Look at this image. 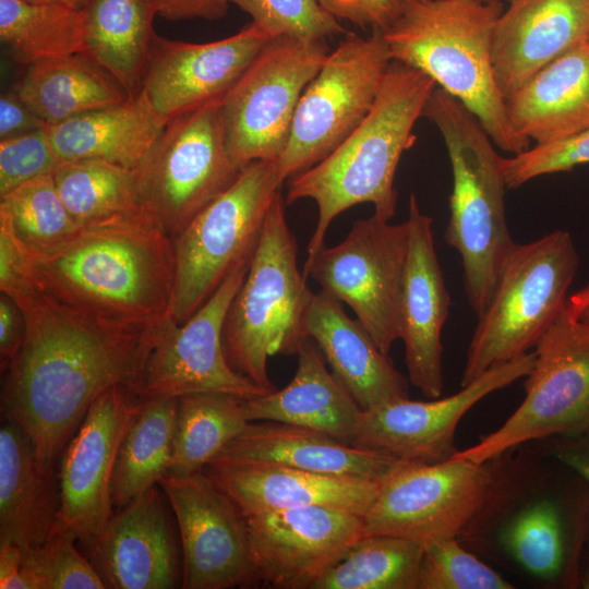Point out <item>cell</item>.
Segmentation results:
<instances>
[{"label": "cell", "instance_id": "cell-1", "mask_svg": "<svg viewBox=\"0 0 589 589\" xmlns=\"http://www.w3.org/2000/svg\"><path fill=\"white\" fill-rule=\"evenodd\" d=\"M19 353L2 370L1 414L28 435L41 472L55 462L92 404L124 385L139 394L159 326L124 327L61 308L41 293L24 312Z\"/></svg>", "mask_w": 589, "mask_h": 589}, {"label": "cell", "instance_id": "cell-2", "mask_svg": "<svg viewBox=\"0 0 589 589\" xmlns=\"http://www.w3.org/2000/svg\"><path fill=\"white\" fill-rule=\"evenodd\" d=\"M29 267L47 300L85 317L144 328L170 315L173 240L146 208L81 227Z\"/></svg>", "mask_w": 589, "mask_h": 589}, {"label": "cell", "instance_id": "cell-3", "mask_svg": "<svg viewBox=\"0 0 589 589\" xmlns=\"http://www.w3.org/2000/svg\"><path fill=\"white\" fill-rule=\"evenodd\" d=\"M436 87L429 75L393 60L361 123L328 156L288 180L286 204L310 199L317 207L306 259L325 245L333 220L352 206L370 203L375 215L392 220L398 164L413 144V127Z\"/></svg>", "mask_w": 589, "mask_h": 589}, {"label": "cell", "instance_id": "cell-4", "mask_svg": "<svg viewBox=\"0 0 589 589\" xmlns=\"http://www.w3.org/2000/svg\"><path fill=\"white\" fill-rule=\"evenodd\" d=\"M502 1L407 0L383 32L394 61L429 75L480 121L494 145L513 155L530 141L513 128L494 76L492 38Z\"/></svg>", "mask_w": 589, "mask_h": 589}, {"label": "cell", "instance_id": "cell-5", "mask_svg": "<svg viewBox=\"0 0 589 589\" xmlns=\"http://www.w3.org/2000/svg\"><path fill=\"white\" fill-rule=\"evenodd\" d=\"M445 143L453 176L444 233L462 265L469 305L480 315L512 250L502 160L480 121L458 99L436 87L423 109Z\"/></svg>", "mask_w": 589, "mask_h": 589}, {"label": "cell", "instance_id": "cell-6", "mask_svg": "<svg viewBox=\"0 0 589 589\" xmlns=\"http://www.w3.org/2000/svg\"><path fill=\"white\" fill-rule=\"evenodd\" d=\"M285 206L279 190L223 329L230 365L265 393L277 389L268 375V359L296 354L306 339L304 314L313 293L298 266V244Z\"/></svg>", "mask_w": 589, "mask_h": 589}, {"label": "cell", "instance_id": "cell-7", "mask_svg": "<svg viewBox=\"0 0 589 589\" xmlns=\"http://www.w3.org/2000/svg\"><path fill=\"white\" fill-rule=\"evenodd\" d=\"M578 267L579 254L566 230L515 242L488 305L478 315L461 386L534 348L566 305Z\"/></svg>", "mask_w": 589, "mask_h": 589}, {"label": "cell", "instance_id": "cell-8", "mask_svg": "<svg viewBox=\"0 0 589 589\" xmlns=\"http://www.w3.org/2000/svg\"><path fill=\"white\" fill-rule=\"evenodd\" d=\"M281 187L273 160L252 161L172 239L176 279L169 316L176 323H184L236 268L251 262Z\"/></svg>", "mask_w": 589, "mask_h": 589}, {"label": "cell", "instance_id": "cell-9", "mask_svg": "<svg viewBox=\"0 0 589 589\" xmlns=\"http://www.w3.org/2000/svg\"><path fill=\"white\" fill-rule=\"evenodd\" d=\"M497 489L490 461L397 460L363 516L364 534L398 536L423 545L457 539L479 524Z\"/></svg>", "mask_w": 589, "mask_h": 589}, {"label": "cell", "instance_id": "cell-10", "mask_svg": "<svg viewBox=\"0 0 589 589\" xmlns=\"http://www.w3.org/2000/svg\"><path fill=\"white\" fill-rule=\"evenodd\" d=\"M393 61L383 32L348 33L303 91L281 155L279 184L328 156L365 118Z\"/></svg>", "mask_w": 589, "mask_h": 589}, {"label": "cell", "instance_id": "cell-11", "mask_svg": "<svg viewBox=\"0 0 589 589\" xmlns=\"http://www.w3.org/2000/svg\"><path fill=\"white\" fill-rule=\"evenodd\" d=\"M533 352L519 407L500 428L453 457L492 461L522 443L589 429V327L567 302Z\"/></svg>", "mask_w": 589, "mask_h": 589}, {"label": "cell", "instance_id": "cell-12", "mask_svg": "<svg viewBox=\"0 0 589 589\" xmlns=\"http://www.w3.org/2000/svg\"><path fill=\"white\" fill-rule=\"evenodd\" d=\"M220 101L169 120L134 169L143 206L172 239L243 169L229 154Z\"/></svg>", "mask_w": 589, "mask_h": 589}, {"label": "cell", "instance_id": "cell-13", "mask_svg": "<svg viewBox=\"0 0 589 589\" xmlns=\"http://www.w3.org/2000/svg\"><path fill=\"white\" fill-rule=\"evenodd\" d=\"M329 52L326 39L268 38L221 98L227 147L240 168L281 155L300 97Z\"/></svg>", "mask_w": 589, "mask_h": 589}, {"label": "cell", "instance_id": "cell-14", "mask_svg": "<svg viewBox=\"0 0 589 589\" xmlns=\"http://www.w3.org/2000/svg\"><path fill=\"white\" fill-rule=\"evenodd\" d=\"M409 244L405 220L375 214L352 224L338 244L306 259L303 273L321 290L346 303L380 350L389 354L400 339V304Z\"/></svg>", "mask_w": 589, "mask_h": 589}, {"label": "cell", "instance_id": "cell-15", "mask_svg": "<svg viewBox=\"0 0 589 589\" xmlns=\"http://www.w3.org/2000/svg\"><path fill=\"white\" fill-rule=\"evenodd\" d=\"M249 265L236 268L184 323L170 316L163 321L143 370L141 397L223 393L251 399L266 394L230 365L223 344L225 318Z\"/></svg>", "mask_w": 589, "mask_h": 589}, {"label": "cell", "instance_id": "cell-16", "mask_svg": "<svg viewBox=\"0 0 589 589\" xmlns=\"http://www.w3.org/2000/svg\"><path fill=\"white\" fill-rule=\"evenodd\" d=\"M140 402L141 396L132 388L110 387L92 404L64 448L55 524L88 546L113 516L118 452Z\"/></svg>", "mask_w": 589, "mask_h": 589}, {"label": "cell", "instance_id": "cell-17", "mask_svg": "<svg viewBox=\"0 0 589 589\" xmlns=\"http://www.w3.org/2000/svg\"><path fill=\"white\" fill-rule=\"evenodd\" d=\"M158 486L180 530L181 588L227 589L255 581L248 518L204 471L167 474Z\"/></svg>", "mask_w": 589, "mask_h": 589}, {"label": "cell", "instance_id": "cell-18", "mask_svg": "<svg viewBox=\"0 0 589 589\" xmlns=\"http://www.w3.org/2000/svg\"><path fill=\"white\" fill-rule=\"evenodd\" d=\"M534 362L527 352L496 364L444 398H398L362 410L351 444L398 460L437 462L458 449L455 432L461 418L481 399L526 377Z\"/></svg>", "mask_w": 589, "mask_h": 589}, {"label": "cell", "instance_id": "cell-19", "mask_svg": "<svg viewBox=\"0 0 589 589\" xmlns=\"http://www.w3.org/2000/svg\"><path fill=\"white\" fill-rule=\"evenodd\" d=\"M255 581L312 589L362 536L363 516L321 505L248 516Z\"/></svg>", "mask_w": 589, "mask_h": 589}, {"label": "cell", "instance_id": "cell-20", "mask_svg": "<svg viewBox=\"0 0 589 589\" xmlns=\"http://www.w3.org/2000/svg\"><path fill=\"white\" fill-rule=\"evenodd\" d=\"M269 37L253 22L208 43L156 35L141 91L168 121L223 98Z\"/></svg>", "mask_w": 589, "mask_h": 589}, {"label": "cell", "instance_id": "cell-21", "mask_svg": "<svg viewBox=\"0 0 589 589\" xmlns=\"http://www.w3.org/2000/svg\"><path fill=\"white\" fill-rule=\"evenodd\" d=\"M409 244L400 304V339L409 382L426 398L444 387L442 329L448 316L449 293L438 262L433 219L414 194L409 197Z\"/></svg>", "mask_w": 589, "mask_h": 589}, {"label": "cell", "instance_id": "cell-22", "mask_svg": "<svg viewBox=\"0 0 589 589\" xmlns=\"http://www.w3.org/2000/svg\"><path fill=\"white\" fill-rule=\"evenodd\" d=\"M203 471L248 517L321 505L364 516L380 491L371 479L317 473L278 464L215 458Z\"/></svg>", "mask_w": 589, "mask_h": 589}, {"label": "cell", "instance_id": "cell-23", "mask_svg": "<svg viewBox=\"0 0 589 589\" xmlns=\"http://www.w3.org/2000/svg\"><path fill=\"white\" fill-rule=\"evenodd\" d=\"M589 38V0H514L492 38L496 84L508 98L534 74Z\"/></svg>", "mask_w": 589, "mask_h": 589}, {"label": "cell", "instance_id": "cell-24", "mask_svg": "<svg viewBox=\"0 0 589 589\" xmlns=\"http://www.w3.org/2000/svg\"><path fill=\"white\" fill-rule=\"evenodd\" d=\"M89 548L107 588L169 589L178 585L176 542L157 485L121 507Z\"/></svg>", "mask_w": 589, "mask_h": 589}, {"label": "cell", "instance_id": "cell-25", "mask_svg": "<svg viewBox=\"0 0 589 589\" xmlns=\"http://www.w3.org/2000/svg\"><path fill=\"white\" fill-rule=\"evenodd\" d=\"M303 327L305 337L316 344L332 373L362 410L409 397V380L334 297L322 290L313 292Z\"/></svg>", "mask_w": 589, "mask_h": 589}, {"label": "cell", "instance_id": "cell-26", "mask_svg": "<svg viewBox=\"0 0 589 589\" xmlns=\"http://www.w3.org/2000/svg\"><path fill=\"white\" fill-rule=\"evenodd\" d=\"M215 458L271 462L376 481H382L398 460L312 429L276 421L249 422Z\"/></svg>", "mask_w": 589, "mask_h": 589}, {"label": "cell", "instance_id": "cell-27", "mask_svg": "<svg viewBox=\"0 0 589 589\" xmlns=\"http://www.w3.org/2000/svg\"><path fill=\"white\" fill-rule=\"evenodd\" d=\"M515 131L545 145L589 129V40L549 63L505 99Z\"/></svg>", "mask_w": 589, "mask_h": 589}, {"label": "cell", "instance_id": "cell-28", "mask_svg": "<svg viewBox=\"0 0 589 589\" xmlns=\"http://www.w3.org/2000/svg\"><path fill=\"white\" fill-rule=\"evenodd\" d=\"M296 354L297 371L286 387L244 399L248 420L303 426L351 444L362 409L328 371L312 339L303 340Z\"/></svg>", "mask_w": 589, "mask_h": 589}, {"label": "cell", "instance_id": "cell-29", "mask_svg": "<svg viewBox=\"0 0 589 589\" xmlns=\"http://www.w3.org/2000/svg\"><path fill=\"white\" fill-rule=\"evenodd\" d=\"M167 123L141 91L134 98L47 124L46 129L61 163L98 159L134 170Z\"/></svg>", "mask_w": 589, "mask_h": 589}, {"label": "cell", "instance_id": "cell-30", "mask_svg": "<svg viewBox=\"0 0 589 589\" xmlns=\"http://www.w3.org/2000/svg\"><path fill=\"white\" fill-rule=\"evenodd\" d=\"M53 473L41 472L34 446L16 423L2 419L0 429V544L22 550L41 544L59 509Z\"/></svg>", "mask_w": 589, "mask_h": 589}, {"label": "cell", "instance_id": "cell-31", "mask_svg": "<svg viewBox=\"0 0 589 589\" xmlns=\"http://www.w3.org/2000/svg\"><path fill=\"white\" fill-rule=\"evenodd\" d=\"M84 56L136 97L156 37L153 0H86Z\"/></svg>", "mask_w": 589, "mask_h": 589}, {"label": "cell", "instance_id": "cell-32", "mask_svg": "<svg viewBox=\"0 0 589 589\" xmlns=\"http://www.w3.org/2000/svg\"><path fill=\"white\" fill-rule=\"evenodd\" d=\"M14 89L46 124L128 99L123 88L84 55L32 63Z\"/></svg>", "mask_w": 589, "mask_h": 589}, {"label": "cell", "instance_id": "cell-33", "mask_svg": "<svg viewBox=\"0 0 589 589\" xmlns=\"http://www.w3.org/2000/svg\"><path fill=\"white\" fill-rule=\"evenodd\" d=\"M177 398L141 397L121 442L113 479V505L123 507L169 473Z\"/></svg>", "mask_w": 589, "mask_h": 589}, {"label": "cell", "instance_id": "cell-34", "mask_svg": "<svg viewBox=\"0 0 589 589\" xmlns=\"http://www.w3.org/2000/svg\"><path fill=\"white\" fill-rule=\"evenodd\" d=\"M86 15L83 7L0 0V39L22 65L83 55Z\"/></svg>", "mask_w": 589, "mask_h": 589}, {"label": "cell", "instance_id": "cell-35", "mask_svg": "<svg viewBox=\"0 0 589 589\" xmlns=\"http://www.w3.org/2000/svg\"><path fill=\"white\" fill-rule=\"evenodd\" d=\"M243 401L223 393L189 394L177 398L168 474L203 471L250 422Z\"/></svg>", "mask_w": 589, "mask_h": 589}, {"label": "cell", "instance_id": "cell-36", "mask_svg": "<svg viewBox=\"0 0 589 589\" xmlns=\"http://www.w3.org/2000/svg\"><path fill=\"white\" fill-rule=\"evenodd\" d=\"M424 545L392 534H364L312 589H418Z\"/></svg>", "mask_w": 589, "mask_h": 589}, {"label": "cell", "instance_id": "cell-37", "mask_svg": "<svg viewBox=\"0 0 589 589\" xmlns=\"http://www.w3.org/2000/svg\"><path fill=\"white\" fill-rule=\"evenodd\" d=\"M53 178L79 228L145 208L132 169L105 160L81 159L61 163Z\"/></svg>", "mask_w": 589, "mask_h": 589}, {"label": "cell", "instance_id": "cell-38", "mask_svg": "<svg viewBox=\"0 0 589 589\" xmlns=\"http://www.w3.org/2000/svg\"><path fill=\"white\" fill-rule=\"evenodd\" d=\"M0 226L28 260L59 248L80 229L71 217L53 173L29 180L0 196Z\"/></svg>", "mask_w": 589, "mask_h": 589}, {"label": "cell", "instance_id": "cell-39", "mask_svg": "<svg viewBox=\"0 0 589 589\" xmlns=\"http://www.w3.org/2000/svg\"><path fill=\"white\" fill-rule=\"evenodd\" d=\"M75 541V538L55 524L41 544L23 550L22 574L27 588H107L94 564L76 550Z\"/></svg>", "mask_w": 589, "mask_h": 589}, {"label": "cell", "instance_id": "cell-40", "mask_svg": "<svg viewBox=\"0 0 589 589\" xmlns=\"http://www.w3.org/2000/svg\"><path fill=\"white\" fill-rule=\"evenodd\" d=\"M269 38L327 39L349 32L318 0H229Z\"/></svg>", "mask_w": 589, "mask_h": 589}, {"label": "cell", "instance_id": "cell-41", "mask_svg": "<svg viewBox=\"0 0 589 589\" xmlns=\"http://www.w3.org/2000/svg\"><path fill=\"white\" fill-rule=\"evenodd\" d=\"M498 573L466 551L457 539L424 544L418 589H512Z\"/></svg>", "mask_w": 589, "mask_h": 589}, {"label": "cell", "instance_id": "cell-42", "mask_svg": "<svg viewBox=\"0 0 589 589\" xmlns=\"http://www.w3.org/2000/svg\"><path fill=\"white\" fill-rule=\"evenodd\" d=\"M588 164L589 129L566 140L533 145L503 158V172L507 189H518L538 177L570 171Z\"/></svg>", "mask_w": 589, "mask_h": 589}, {"label": "cell", "instance_id": "cell-43", "mask_svg": "<svg viewBox=\"0 0 589 589\" xmlns=\"http://www.w3.org/2000/svg\"><path fill=\"white\" fill-rule=\"evenodd\" d=\"M46 127L0 140V196L29 180L53 173L61 164Z\"/></svg>", "mask_w": 589, "mask_h": 589}, {"label": "cell", "instance_id": "cell-44", "mask_svg": "<svg viewBox=\"0 0 589 589\" xmlns=\"http://www.w3.org/2000/svg\"><path fill=\"white\" fill-rule=\"evenodd\" d=\"M0 290L24 312L40 296L31 273L29 260L11 233L0 226Z\"/></svg>", "mask_w": 589, "mask_h": 589}, {"label": "cell", "instance_id": "cell-45", "mask_svg": "<svg viewBox=\"0 0 589 589\" xmlns=\"http://www.w3.org/2000/svg\"><path fill=\"white\" fill-rule=\"evenodd\" d=\"M338 21L360 28L385 31L400 15L407 0H318Z\"/></svg>", "mask_w": 589, "mask_h": 589}, {"label": "cell", "instance_id": "cell-46", "mask_svg": "<svg viewBox=\"0 0 589 589\" xmlns=\"http://www.w3.org/2000/svg\"><path fill=\"white\" fill-rule=\"evenodd\" d=\"M46 125L20 98L15 89L1 94L0 140L26 134Z\"/></svg>", "mask_w": 589, "mask_h": 589}, {"label": "cell", "instance_id": "cell-47", "mask_svg": "<svg viewBox=\"0 0 589 589\" xmlns=\"http://www.w3.org/2000/svg\"><path fill=\"white\" fill-rule=\"evenodd\" d=\"M26 322L21 308L7 294H0L1 371L19 353L24 341Z\"/></svg>", "mask_w": 589, "mask_h": 589}, {"label": "cell", "instance_id": "cell-48", "mask_svg": "<svg viewBox=\"0 0 589 589\" xmlns=\"http://www.w3.org/2000/svg\"><path fill=\"white\" fill-rule=\"evenodd\" d=\"M157 15L168 21L202 19L218 21L229 10V0H153Z\"/></svg>", "mask_w": 589, "mask_h": 589}, {"label": "cell", "instance_id": "cell-49", "mask_svg": "<svg viewBox=\"0 0 589 589\" xmlns=\"http://www.w3.org/2000/svg\"><path fill=\"white\" fill-rule=\"evenodd\" d=\"M553 455L589 485V429L575 435L555 437Z\"/></svg>", "mask_w": 589, "mask_h": 589}, {"label": "cell", "instance_id": "cell-50", "mask_svg": "<svg viewBox=\"0 0 589 589\" xmlns=\"http://www.w3.org/2000/svg\"><path fill=\"white\" fill-rule=\"evenodd\" d=\"M23 550L11 543L0 544V588L27 589L22 574Z\"/></svg>", "mask_w": 589, "mask_h": 589}, {"label": "cell", "instance_id": "cell-51", "mask_svg": "<svg viewBox=\"0 0 589 589\" xmlns=\"http://www.w3.org/2000/svg\"><path fill=\"white\" fill-rule=\"evenodd\" d=\"M567 305L576 318L589 327V281L568 297Z\"/></svg>", "mask_w": 589, "mask_h": 589}, {"label": "cell", "instance_id": "cell-52", "mask_svg": "<svg viewBox=\"0 0 589 589\" xmlns=\"http://www.w3.org/2000/svg\"><path fill=\"white\" fill-rule=\"evenodd\" d=\"M589 588V532L582 544L577 565V586Z\"/></svg>", "mask_w": 589, "mask_h": 589}, {"label": "cell", "instance_id": "cell-53", "mask_svg": "<svg viewBox=\"0 0 589 589\" xmlns=\"http://www.w3.org/2000/svg\"><path fill=\"white\" fill-rule=\"evenodd\" d=\"M35 3H59L72 7H83L86 0H27Z\"/></svg>", "mask_w": 589, "mask_h": 589}, {"label": "cell", "instance_id": "cell-54", "mask_svg": "<svg viewBox=\"0 0 589 589\" xmlns=\"http://www.w3.org/2000/svg\"><path fill=\"white\" fill-rule=\"evenodd\" d=\"M479 1H483V2H493V1H500V0H479Z\"/></svg>", "mask_w": 589, "mask_h": 589}, {"label": "cell", "instance_id": "cell-55", "mask_svg": "<svg viewBox=\"0 0 589 589\" xmlns=\"http://www.w3.org/2000/svg\"><path fill=\"white\" fill-rule=\"evenodd\" d=\"M506 1L509 3V2H512V1H514V0H506Z\"/></svg>", "mask_w": 589, "mask_h": 589}, {"label": "cell", "instance_id": "cell-56", "mask_svg": "<svg viewBox=\"0 0 589 589\" xmlns=\"http://www.w3.org/2000/svg\"><path fill=\"white\" fill-rule=\"evenodd\" d=\"M588 40H589V38H588Z\"/></svg>", "mask_w": 589, "mask_h": 589}]
</instances>
